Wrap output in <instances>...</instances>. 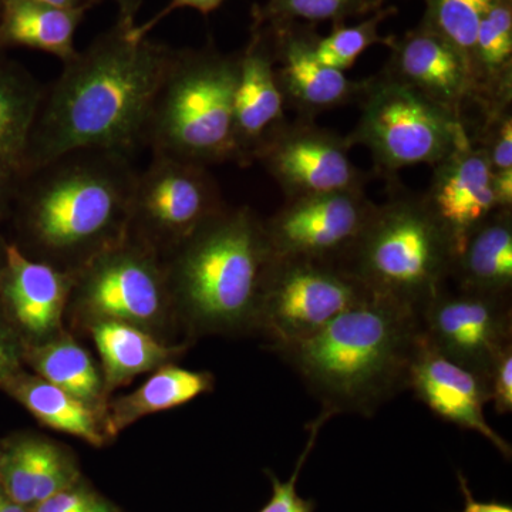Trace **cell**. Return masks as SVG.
I'll return each instance as SVG.
<instances>
[{
	"instance_id": "6da1fadb",
	"label": "cell",
	"mask_w": 512,
	"mask_h": 512,
	"mask_svg": "<svg viewBox=\"0 0 512 512\" xmlns=\"http://www.w3.org/2000/svg\"><path fill=\"white\" fill-rule=\"evenodd\" d=\"M133 26L119 20L64 62L60 76L45 87L23 174L76 150L133 157L144 147L148 114L174 49L148 37L134 39Z\"/></svg>"
},
{
	"instance_id": "7a4b0ae2",
	"label": "cell",
	"mask_w": 512,
	"mask_h": 512,
	"mask_svg": "<svg viewBox=\"0 0 512 512\" xmlns=\"http://www.w3.org/2000/svg\"><path fill=\"white\" fill-rule=\"evenodd\" d=\"M131 158L87 148L23 174L12 207L20 251L72 274L123 241L138 174Z\"/></svg>"
},
{
	"instance_id": "3957f363",
	"label": "cell",
	"mask_w": 512,
	"mask_h": 512,
	"mask_svg": "<svg viewBox=\"0 0 512 512\" xmlns=\"http://www.w3.org/2000/svg\"><path fill=\"white\" fill-rule=\"evenodd\" d=\"M423 343L420 316L369 296L318 335L272 350L322 404V412L375 416L409 390L410 367Z\"/></svg>"
},
{
	"instance_id": "277c9868",
	"label": "cell",
	"mask_w": 512,
	"mask_h": 512,
	"mask_svg": "<svg viewBox=\"0 0 512 512\" xmlns=\"http://www.w3.org/2000/svg\"><path fill=\"white\" fill-rule=\"evenodd\" d=\"M274 259L264 220L227 205L163 259L174 315L195 336L258 333Z\"/></svg>"
},
{
	"instance_id": "5b68a950",
	"label": "cell",
	"mask_w": 512,
	"mask_h": 512,
	"mask_svg": "<svg viewBox=\"0 0 512 512\" xmlns=\"http://www.w3.org/2000/svg\"><path fill=\"white\" fill-rule=\"evenodd\" d=\"M387 185L389 200L376 204L339 266L376 298L420 316L451 281L456 244L423 194L407 191L399 180Z\"/></svg>"
},
{
	"instance_id": "8992f818",
	"label": "cell",
	"mask_w": 512,
	"mask_h": 512,
	"mask_svg": "<svg viewBox=\"0 0 512 512\" xmlns=\"http://www.w3.org/2000/svg\"><path fill=\"white\" fill-rule=\"evenodd\" d=\"M239 53L214 46L175 50L148 114L144 147L153 156L210 167L237 163L234 99Z\"/></svg>"
},
{
	"instance_id": "52a82bcc",
	"label": "cell",
	"mask_w": 512,
	"mask_h": 512,
	"mask_svg": "<svg viewBox=\"0 0 512 512\" xmlns=\"http://www.w3.org/2000/svg\"><path fill=\"white\" fill-rule=\"evenodd\" d=\"M357 106L359 121L346 138L369 150L373 173L387 184L402 168L441 163L470 136L460 117L383 70L367 77Z\"/></svg>"
},
{
	"instance_id": "ba28073f",
	"label": "cell",
	"mask_w": 512,
	"mask_h": 512,
	"mask_svg": "<svg viewBox=\"0 0 512 512\" xmlns=\"http://www.w3.org/2000/svg\"><path fill=\"white\" fill-rule=\"evenodd\" d=\"M70 303L90 322L117 320L153 335L174 315L163 258L130 235L72 272Z\"/></svg>"
},
{
	"instance_id": "9c48e42d",
	"label": "cell",
	"mask_w": 512,
	"mask_h": 512,
	"mask_svg": "<svg viewBox=\"0 0 512 512\" xmlns=\"http://www.w3.org/2000/svg\"><path fill=\"white\" fill-rule=\"evenodd\" d=\"M372 296L339 265L275 256L266 278L258 333L269 350L318 335L336 316Z\"/></svg>"
},
{
	"instance_id": "30bf717a",
	"label": "cell",
	"mask_w": 512,
	"mask_h": 512,
	"mask_svg": "<svg viewBox=\"0 0 512 512\" xmlns=\"http://www.w3.org/2000/svg\"><path fill=\"white\" fill-rule=\"evenodd\" d=\"M225 207L208 167L153 156L137 174L128 235L163 258Z\"/></svg>"
},
{
	"instance_id": "8fae6325",
	"label": "cell",
	"mask_w": 512,
	"mask_h": 512,
	"mask_svg": "<svg viewBox=\"0 0 512 512\" xmlns=\"http://www.w3.org/2000/svg\"><path fill=\"white\" fill-rule=\"evenodd\" d=\"M348 138L319 127L315 120H286L256 153L284 192L285 200L365 190L372 174L350 160Z\"/></svg>"
},
{
	"instance_id": "7c38bea8",
	"label": "cell",
	"mask_w": 512,
	"mask_h": 512,
	"mask_svg": "<svg viewBox=\"0 0 512 512\" xmlns=\"http://www.w3.org/2000/svg\"><path fill=\"white\" fill-rule=\"evenodd\" d=\"M430 348L488 384L498 357L512 346L511 296L444 288L420 313Z\"/></svg>"
},
{
	"instance_id": "4fadbf2b",
	"label": "cell",
	"mask_w": 512,
	"mask_h": 512,
	"mask_svg": "<svg viewBox=\"0 0 512 512\" xmlns=\"http://www.w3.org/2000/svg\"><path fill=\"white\" fill-rule=\"evenodd\" d=\"M376 204L365 190L285 200L265 222L275 256L340 265L362 234Z\"/></svg>"
},
{
	"instance_id": "5bb4252c",
	"label": "cell",
	"mask_w": 512,
	"mask_h": 512,
	"mask_svg": "<svg viewBox=\"0 0 512 512\" xmlns=\"http://www.w3.org/2000/svg\"><path fill=\"white\" fill-rule=\"evenodd\" d=\"M271 37L276 82L286 109L299 119L315 120L325 111L356 103L365 90V80H352L345 72L320 63L315 55L318 35L311 26L288 23L259 26Z\"/></svg>"
},
{
	"instance_id": "9a60e30c",
	"label": "cell",
	"mask_w": 512,
	"mask_h": 512,
	"mask_svg": "<svg viewBox=\"0 0 512 512\" xmlns=\"http://www.w3.org/2000/svg\"><path fill=\"white\" fill-rule=\"evenodd\" d=\"M383 72L436 101L464 121L474 106V86L466 57L444 37L420 23L394 37Z\"/></svg>"
},
{
	"instance_id": "2e32d148",
	"label": "cell",
	"mask_w": 512,
	"mask_h": 512,
	"mask_svg": "<svg viewBox=\"0 0 512 512\" xmlns=\"http://www.w3.org/2000/svg\"><path fill=\"white\" fill-rule=\"evenodd\" d=\"M70 289V272L29 258L15 242L6 244L0 266V303L6 318L12 320L30 345L59 336Z\"/></svg>"
},
{
	"instance_id": "e0dca14e",
	"label": "cell",
	"mask_w": 512,
	"mask_h": 512,
	"mask_svg": "<svg viewBox=\"0 0 512 512\" xmlns=\"http://www.w3.org/2000/svg\"><path fill=\"white\" fill-rule=\"evenodd\" d=\"M409 390L441 420L476 431L511 460L510 443L485 420L484 406L490 403L487 382L441 356L424 338L410 367Z\"/></svg>"
},
{
	"instance_id": "ac0fdd59",
	"label": "cell",
	"mask_w": 512,
	"mask_h": 512,
	"mask_svg": "<svg viewBox=\"0 0 512 512\" xmlns=\"http://www.w3.org/2000/svg\"><path fill=\"white\" fill-rule=\"evenodd\" d=\"M433 168L424 202L454 239L458 252L470 232L500 210L491 187L490 163L483 148L468 136Z\"/></svg>"
},
{
	"instance_id": "d6986e66",
	"label": "cell",
	"mask_w": 512,
	"mask_h": 512,
	"mask_svg": "<svg viewBox=\"0 0 512 512\" xmlns=\"http://www.w3.org/2000/svg\"><path fill=\"white\" fill-rule=\"evenodd\" d=\"M285 101L276 82L271 37L265 28H251L247 47L239 52L234 99L237 164L248 167L269 136L285 123Z\"/></svg>"
},
{
	"instance_id": "ffe728a7",
	"label": "cell",
	"mask_w": 512,
	"mask_h": 512,
	"mask_svg": "<svg viewBox=\"0 0 512 512\" xmlns=\"http://www.w3.org/2000/svg\"><path fill=\"white\" fill-rule=\"evenodd\" d=\"M451 281L460 291L512 293V210H495L470 232L454 259Z\"/></svg>"
},
{
	"instance_id": "44dd1931",
	"label": "cell",
	"mask_w": 512,
	"mask_h": 512,
	"mask_svg": "<svg viewBox=\"0 0 512 512\" xmlns=\"http://www.w3.org/2000/svg\"><path fill=\"white\" fill-rule=\"evenodd\" d=\"M470 72L477 119L512 107V0H497L481 20Z\"/></svg>"
},
{
	"instance_id": "7402d4cb",
	"label": "cell",
	"mask_w": 512,
	"mask_h": 512,
	"mask_svg": "<svg viewBox=\"0 0 512 512\" xmlns=\"http://www.w3.org/2000/svg\"><path fill=\"white\" fill-rule=\"evenodd\" d=\"M89 330L103 363L104 390L109 392L168 365L184 352V346L167 345L153 333L130 323L93 320Z\"/></svg>"
},
{
	"instance_id": "603a6c76",
	"label": "cell",
	"mask_w": 512,
	"mask_h": 512,
	"mask_svg": "<svg viewBox=\"0 0 512 512\" xmlns=\"http://www.w3.org/2000/svg\"><path fill=\"white\" fill-rule=\"evenodd\" d=\"M214 389V376L174 365L158 367L134 392L113 400L104 414L106 437H114L131 424L175 407L184 406Z\"/></svg>"
},
{
	"instance_id": "cb8c5ba5",
	"label": "cell",
	"mask_w": 512,
	"mask_h": 512,
	"mask_svg": "<svg viewBox=\"0 0 512 512\" xmlns=\"http://www.w3.org/2000/svg\"><path fill=\"white\" fill-rule=\"evenodd\" d=\"M87 9H64L36 0H3L0 47H29L72 59L74 35Z\"/></svg>"
},
{
	"instance_id": "d4e9b609",
	"label": "cell",
	"mask_w": 512,
	"mask_h": 512,
	"mask_svg": "<svg viewBox=\"0 0 512 512\" xmlns=\"http://www.w3.org/2000/svg\"><path fill=\"white\" fill-rule=\"evenodd\" d=\"M3 389L43 426L77 437L93 447L106 444L97 410L42 377L19 372Z\"/></svg>"
},
{
	"instance_id": "484cf974",
	"label": "cell",
	"mask_w": 512,
	"mask_h": 512,
	"mask_svg": "<svg viewBox=\"0 0 512 512\" xmlns=\"http://www.w3.org/2000/svg\"><path fill=\"white\" fill-rule=\"evenodd\" d=\"M43 90L19 64L0 63V173L22 177Z\"/></svg>"
},
{
	"instance_id": "4316f807",
	"label": "cell",
	"mask_w": 512,
	"mask_h": 512,
	"mask_svg": "<svg viewBox=\"0 0 512 512\" xmlns=\"http://www.w3.org/2000/svg\"><path fill=\"white\" fill-rule=\"evenodd\" d=\"M26 359L46 382L55 384L77 399L99 406L104 383L92 356L72 338H56L29 345Z\"/></svg>"
},
{
	"instance_id": "83f0119b",
	"label": "cell",
	"mask_w": 512,
	"mask_h": 512,
	"mask_svg": "<svg viewBox=\"0 0 512 512\" xmlns=\"http://www.w3.org/2000/svg\"><path fill=\"white\" fill-rule=\"evenodd\" d=\"M383 8V0H268L252 9V28L279 26L305 20L308 23H345L355 16Z\"/></svg>"
},
{
	"instance_id": "f1b7e54d",
	"label": "cell",
	"mask_w": 512,
	"mask_h": 512,
	"mask_svg": "<svg viewBox=\"0 0 512 512\" xmlns=\"http://www.w3.org/2000/svg\"><path fill=\"white\" fill-rule=\"evenodd\" d=\"M396 8H380L372 13L369 19L355 26H345V23L333 25L332 33L326 37H318L315 43V55L319 62L332 69L346 72L352 69L356 60L369 47L375 45L389 46L393 36H380V25L396 13Z\"/></svg>"
},
{
	"instance_id": "f546056e",
	"label": "cell",
	"mask_w": 512,
	"mask_h": 512,
	"mask_svg": "<svg viewBox=\"0 0 512 512\" xmlns=\"http://www.w3.org/2000/svg\"><path fill=\"white\" fill-rule=\"evenodd\" d=\"M497 0H426L421 23L456 47L470 66L481 20Z\"/></svg>"
},
{
	"instance_id": "4dcf8cb0",
	"label": "cell",
	"mask_w": 512,
	"mask_h": 512,
	"mask_svg": "<svg viewBox=\"0 0 512 512\" xmlns=\"http://www.w3.org/2000/svg\"><path fill=\"white\" fill-rule=\"evenodd\" d=\"M42 446L43 440L22 439L13 441L0 453V488L22 507L35 505Z\"/></svg>"
},
{
	"instance_id": "1f68e13d",
	"label": "cell",
	"mask_w": 512,
	"mask_h": 512,
	"mask_svg": "<svg viewBox=\"0 0 512 512\" xmlns=\"http://www.w3.org/2000/svg\"><path fill=\"white\" fill-rule=\"evenodd\" d=\"M330 419H332V416L329 413L320 412L319 416L306 426V429L309 430V440L306 443L305 450L299 456L295 471L288 480L281 481L272 471H265L266 476L271 478L272 497L258 512H315V501L302 498L296 490V484H298L299 474H301L309 454L312 453L313 447H315L320 429Z\"/></svg>"
},
{
	"instance_id": "d6a6232c",
	"label": "cell",
	"mask_w": 512,
	"mask_h": 512,
	"mask_svg": "<svg viewBox=\"0 0 512 512\" xmlns=\"http://www.w3.org/2000/svg\"><path fill=\"white\" fill-rule=\"evenodd\" d=\"M30 512H116V508L77 481L30 508Z\"/></svg>"
},
{
	"instance_id": "836d02e7",
	"label": "cell",
	"mask_w": 512,
	"mask_h": 512,
	"mask_svg": "<svg viewBox=\"0 0 512 512\" xmlns=\"http://www.w3.org/2000/svg\"><path fill=\"white\" fill-rule=\"evenodd\" d=\"M490 402L498 414L512 412V346L498 357L488 377Z\"/></svg>"
},
{
	"instance_id": "e575fe53",
	"label": "cell",
	"mask_w": 512,
	"mask_h": 512,
	"mask_svg": "<svg viewBox=\"0 0 512 512\" xmlns=\"http://www.w3.org/2000/svg\"><path fill=\"white\" fill-rule=\"evenodd\" d=\"M222 2H224V0H171V2L168 3L161 12H158L153 19L148 20V22L141 26L134 25L130 30L131 36H133L134 39H144L154 26L158 25L161 20L167 18V16L175 12V10L190 8L198 10L202 15H210L215 9L220 8Z\"/></svg>"
},
{
	"instance_id": "d590c367",
	"label": "cell",
	"mask_w": 512,
	"mask_h": 512,
	"mask_svg": "<svg viewBox=\"0 0 512 512\" xmlns=\"http://www.w3.org/2000/svg\"><path fill=\"white\" fill-rule=\"evenodd\" d=\"M20 372V356L18 346L12 332L0 319V387L5 386L12 377Z\"/></svg>"
},
{
	"instance_id": "8d00e7d4",
	"label": "cell",
	"mask_w": 512,
	"mask_h": 512,
	"mask_svg": "<svg viewBox=\"0 0 512 512\" xmlns=\"http://www.w3.org/2000/svg\"><path fill=\"white\" fill-rule=\"evenodd\" d=\"M458 485L464 495V508L461 512H512V507L500 501H478L468 487L467 478L461 471H457Z\"/></svg>"
},
{
	"instance_id": "74e56055",
	"label": "cell",
	"mask_w": 512,
	"mask_h": 512,
	"mask_svg": "<svg viewBox=\"0 0 512 512\" xmlns=\"http://www.w3.org/2000/svg\"><path fill=\"white\" fill-rule=\"evenodd\" d=\"M491 187L497 207L500 210H512V170L491 171Z\"/></svg>"
},
{
	"instance_id": "f35d334b",
	"label": "cell",
	"mask_w": 512,
	"mask_h": 512,
	"mask_svg": "<svg viewBox=\"0 0 512 512\" xmlns=\"http://www.w3.org/2000/svg\"><path fill=\"white\" fill-rule=\"evenodd\" d=\"M19 178L18 175L0 173V221L12 212Z\"/></svg>"
},
{
	"instance_id": "ab89813d",
	"label": "cell",
	"mask_w": 512,
	"mask_h": 512,
	"mask_svg": "<svg viewBox=\"0 0 512 512\" xmlns=\"http://www.w3.org/2000/svg\"><path fill=\"white\" fill-rule=\"evenodd\" d=\"M99 2H103V0H86L89 8H92V6L97 5ZM113 2L119 8V20L130 23V25H136L134 19H136L138 9H140L141 0H113Z\"/></svg>"
},
{
	"instance_id": "60d3db41",
	"label": "cell",
	"mask_w": 512,
	"mask_h": 512,
	"mask_svg": "<svg viewBox=\"0 0 512 512\" xmlns=\"http://www.w3.org/2000/svg\"><path fill=\"white\" fill-rule=\"evenodd\" d=\"M36 2L46 3V5L57 6L64 9H89L86 0H36Z\"/></svg>"
},
{
	"instance_id": "b9f144b4",
	"label": "cell",
	"mask_w": 512,
	"mask_h": 512,
	"mask_svg": "<svg viewBox=\"0 0 512 512\" xmlns=\"http://www.w3.org/2000/svg\"><path fill=\"white\" fill-rule=\"evenodd\" d=\"M0 512H30L29 508L22 507V505L16 504L15 501L10 500L8 495L3 493L0 488Z\"/></svg>"
},
{
	"instance_id": "7bdbcfd3",
	"label": "cell",
	"mask_w": 512,
	"mask_h": 512,
	"mask_svg": "<svg viewBox=\"0 0 512 512\" xmlns=\"http://www.w3.org/2000/svg\"><path fill=\"white\" fill-rule=\"evenodd\" d=\"M5 251H6V242H3L0 239V266L3 264V259H5Z\"/></svg>"
}]
</instances>
